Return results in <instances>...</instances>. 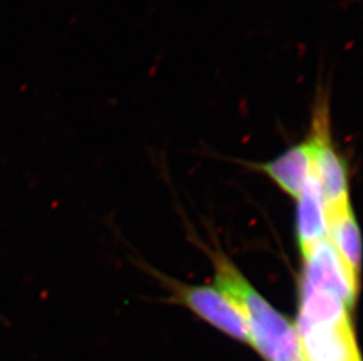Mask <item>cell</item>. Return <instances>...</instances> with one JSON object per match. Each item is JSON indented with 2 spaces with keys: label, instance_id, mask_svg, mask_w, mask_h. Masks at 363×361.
Instances as JSON below:
<instances>
[{
  "label": "cell",
  "instance_id": "cell-1",
  "mask_svg": "<svg viewBox=\"0 0 363 361\" xmlns=\"http://www.w3.org/2000/svg\"><path fill=\"white\" fill-rule=\"evenodd\" d=\"M216 289L240 312L246 321L250 344L267 361H300L294 325L254 289L233 263L223 255L213 258Z\"/></svg>",
  "mask_w": 363,
  "mask_h": 361
},
{
  "label": "cell",
  "instance_id": "cell-2",
  "mask_svg": "<svg viewBox=\"0 0 363 361\" xmlns=\"http://www.w3.org/2000/svg\"><path fill=\"white\" fill-rule=\"evenodd\" d=\"M307 140L312 147V169L319 180L325 209L350 202L346 162L333 144L329 87L323 82L316 91Z\"/></svg>",
  "mask_w": 363,
  "mask_h": 361
},
{
  "label": "cell",
  "instance_id": "cell-3",
  "mask_svg": "<svg viewBox=\"0 0 363 361\" xmlns=\"http://www.w3.org/2000/svg\"><path fill=\"white\" fill-rule=\"evenodd\" d=\"M302 257L305 266L300 284L334 293L348 310H353L360 280L350 271L329 239L318 243Z\"/></svg>",
  "mask_w": 363,
  "mask_h": 361
},
{
  "label": "cell",
  "instance_id": "cell-4",
  "mask_svg": "<svg viewBox=\"0 0 363 361\" xmlns=\"http://www.w3.org/2000/svg\"><path fill=\"white\" fill-rule=\"evenodd\" d=\"M172 289L180 303L208 324L237 340L250 343L246 321L219 290L205 285L189 287L179 283L173 284Z\"/></svg>",
  "mask_w": 363,
  "mask_h": 361
},
{
  "label": "cell",
  "instance_id": "cell-5",
  "mask_svg": "<svg viewBox=\"0 0 363 361\" xmlns=\"http://www.w3.org/2000/svg\"><path fill=\"white\" fill-rule=\"evenodd\" d=\"M302 361H361L353 325H315L296 330Z\"/></svg>",
  "mask_w": 363,
  "mask_h": 361
},
{
  "label": "cell",
  "instance_id": "cell-6",
  "mask_svg": "<svg viewBox=\"0 0 363 361\" xmlns=\"http://www.w3.org/2000/svg\"><path fill=\"white\" fill-rule=\"evenodd\" d=\"M298 200L296 236L301 255L305 256L313 246L328 239L325 202L313 169Z\"/></svg>",
  "mask_w": 363,
  "mask_h": 361
},
{
  "label": "cell",
  "instance_id": "cell-7",
  "mask_svg": "<svg viewBox=\"0 0 363 361\" xmlns=\"http://www.w3.org/2000/svg\"><path fill=\"white\" fill-rule=\"evenodd\" d=\"M259 169L274 180L286 194L298 198L312 171V147L306 139L274 160L259 164Z\"/></svg>",
  "mask_w": 363,
  "mask_h": 361
},
{
  "label": "cell",
  "instance_id": "cell-8",
  "mask_svg": "<svg viewBox=\"0 0 363 361\" xmlns=\"http://www.w3.org/2000/svg\"><path fill=\"white\" fill-rule=\"evenodd\" d=\"M327 235L340 257L360 280L361 236L350 202L325 209Z\"/></svg>",
  "mask_w": 363,
  "mask_h": 361
},
{
  "label": "cell",
  "instance_id": "cell-9",
  "mask_svg": "<svg viewBox=\"0 0 363 361\" xmlns=\"http://www.w3.org/2000/svg\"><path fill=\"white\" fill-rule=\"evenodd\" d=\"M350 323V311L342 300L325 290L300 284V309L295 328Z\"/></svg>",
  "mask_w": 363,
  "mask_h": 361
}]
</instances>
